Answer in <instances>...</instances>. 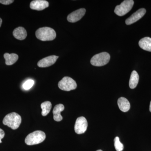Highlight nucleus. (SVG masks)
<instances>
[{
  "label": "nucleus",
  "instance_id": "nucleus-1",
  "mask_svg": "<svg viewBox=\"0 0 151 151\" xmlns=\"http://www.w3.org/2000/svg\"><path fill=\"white\" fill-rule=\"evenodd\" d=\"M36 37L43 41L53 40L56 37V32L53 29L43 27L38 29L35 32Z\"/></svg>",
  "mask_w": 151,
  "mask_h": 151
},
{
  "label": "nucleus",
  "instance_id": "nucleus-2",
  "mask_svg": "<svg viewBox=\"0 0 151 151\" xmlns=\"http://www.w3.org/2000/svg\"><path fill=\"white\" fill-rule=\"evenodd\" d=\"M21 122V117L16 113H9L6 116L3 121L4 125L8 126L13 130L17 129Z\"/></svg>",
  "mask_w": 151,
  "mask_h": 151
},
{
  "label": "nucleus",
  "instance_id": "nucleus-3",
  "mask_svg": "<svg viewBox=\"0 0 151 151\" xmlns=\"http://www.w3.org/2000/svg\"><path fill=\"white\" fill-rule=\"evenodd\" d=\"M46 135L41 131H36L30 133L25 139V142L28 145H33L42 142L45 140Z\"/></svg>",
  "mask_w": 151,
  "mask_h": 151
},
{
  "label": "nucleus",
  "instance_id": "nucleus-4",
  "mask_svg": "<svg viewBox=\"0 0 151 151\" xmlns=\"http://www.w3.org/2000/svg\"><path fill=\"white\" fill-rule=\"evenodd\" d=\"M110 54L107 52H102L95 55L91 58L90 63L95 66H102L108 64L110 61Z\"/></svg>",
  "mask_w": 151,
  "mask_h": 151
},
{
  "label": "nucleus",
  "instance_id": "nucleus-5",
  "mask_svg": "<svg viewBox=\"0 0 151 151\" xmlns=\"http://www.w3.org/2000/svg\"><path fill=\"white\" fill-rule=\"evenodd\" d=\"M134 4L133 0H125L121 4L116 6L114 12L119 16H123L131 10Z\"/></svg>",
  "mask_w": 151,
  "mask_h": 151
},
{
  "label": "nucleus",
  "instance_id": "nucleus-6",
  "mask_svg": "<svg viewBox=\"0 0 151 151\" xmlns=\"http://www.w3.org/2000/svg\"><path fill=\"white\" fill-rule=\"evenodd\" d=\"M58 86L59 89L63 91H70L76 89L77 84L72 78L65 76L59 81Z\"/></svg>",
  "mask_w": 151,
  "mask_h": 151
},
{
  "label": "nucleus",
  "instance_id": "nucleus-7",
  "mask_svg": "<svg viewBox=\"0 0 151 151\" xmlns=\"http://www.w3.org/2000/svg\"><path fill=\"white\" fill-rule=\"evenodd\" d=\"M88 127L87 120L83 116L78 117L76 119L74 130L76 133L78 134H84L86 131Z\"/></svg>",
  "mask_w": 151,
  "mask_h": 151
},
{
  "label": "nucleus",
  "instance_id": "nucleus-8",
  "mask_svg": "<svg viewBox=\"0 0 151 151\" xmlns=\"http://www.w3.org/2000/svg\"><path fill=\"white\" fill-rule=\"evenodd\" d=\"M86 9H78L68 15L67 17V20L71 23L78 22L84 17Z\"/></svg>",
  "mask_w": 151,
  "mask_h": 151
},
{
  "label": "nucleus",
  "instance_id": "nucleus-9",
  "mask_svg": "<svg viewBox=\"0 0 151 151\" xmlns=\"http://www.w3.org/2000/svg\"><path fill=\"white\" fill-rule=\"evenodd\" d=\"M146 13V10L144 8H142L138 10L134 13L131 17L128 18L126 20V24L127 25L132 24L138 21L142 18Z\"/></svg>",
  "mask_w": 151,
  "mask_h": 151
},
{
  "label": "nucleus",
  "instance_id": "nucleus-10",
  "mask_svg": "<svg viewBox=\"0 0 151 151\" xmlns=\"http://www.w3.org/2000/svg\"><path fill=\"white\" fill-rule=\"evenodd\" d=\"M58 56L56 55H50L40 60L37 63L39 67L45 68L49 67L53 65L56 62Z\"/></svg>",
  "mask_w": 151,
  "mask_h": 151
},
{
  "label": "nucleus",
  "instance_id": "nucleus-11",
  "mask_svg": "<svg viewBox=\"0 0 151 151\" xmlns=\"http://www.w3.org/2000/svg\"><path fill=\"white\" fill-rule=\"evenodd\" d=\"M49 6V3L45 0L33 1L30 4V7L32 9L42 11Z\"/></svg>",
  "mask_w": 151,
  "mask_h": 151
},
{
  "label": "nucleus",
  "instance_id": "nucleus-12",
  "mask_svg": "<svg viewBox=\"0 0 151 151\" xmlns=\"http://www.w3.org/2000/svg\"><path fill=\"white\" fill-rule=\"evenodd\" d=\"M64 110V106L62 104H59L55 106L53 108V119L56 122H59L62 121L63 117L60 113Z\"/></svg>",
  "mask_w": 151,
  "mask_h": 151
},
{
  "label": "nucleus",
  "instance_id": "nucleus-13",
  "mask_svg": "<svg viewBox=\"0 0 151 151\" xmlns=\"http://www.w3.org/2000/svg\"><path fill=\"white\" fill-rule=\"evenodd\" d=\"M14 37L19 40H23L27 36V32L24 28L19 27L16 28L13 32Z\"/></svg>",
  "mask_w": 151,
  "mask_h": 151
},
{
  "label": "nucleus",
  "instance_id": "nucleus-14",
  "mask_svg": "<svg viewBox=\"0 0 151 151\" xmlns=\"http://www.w3.org/2000/svg\"><path fill=\"white\" fill-rule=\"evenodd\" d=\"M119 109L123 112H127L129 110L130 104L129 100L124 97L119 98L118 100Z\"/></svg>",
  "mask_w": 151,
  "mask_h": 151
},
{
  "label": "nucleus",
  "instance_id": "nucleus-15",
  "mask_svg": "<svg viewBox=\"0 0 151 151\" xmlns=\"http://www.w3.org/2000/svg\"><path fill=\"white\" fill-rule=\"evenodd\" d=\"M139 45L140 47L144 50L151 52V38H143L139 41Z\"/></svg>",
  "mask_w": 151,
  "mask_h": 151
},
{
  "label": "nucleus",
  "instance_id": "nucleus-16",
  "mask_svg": "<svg viewBox=\"0 0 151 151\" xmlns=\"http://www.w3.org/2000/svg\"><path fill=\"white\" fill-rule=\"evenodd\" d=\"M4 58L6 60V64L8 65H13L17 62L19 58V56L15 53H6L4 54Z\"/></svg>",
  "mask_w": 151,
  "mask_h": 151
},
{
  "label": "nucleus",
  "instance_id": "nucleus-17",
  "mask_svg": "<svg viewBox=\"0 0 151 151\" xmlns=\"http://www.w3.org/2000/svg\"><path fill=\"white\" fill-rule=\"evenodd\" d=\"M139 81V74L136 70H133L131 74L129 83L130 88L132 89L136 88L137 85Z\"/></svg>",
  "mask_w": 151,
  "mask_h": 151
},
{
  "label": "nucleus",
  "instance_id": "nucleus-18",
  "mask_svg": "<svg viewBox=\"0 0 151 151\" xmlns=\"http://www.w3.org/2000/svg\"><path fill=\"white\" fill-rule=\"evenodd\" d=\"M42 110V116H46L50 112L52 108V104L49 101H46L42 103L41 105Z\"/></svg>",
  "mask_w": 151,
  "mask_h": 151
},
{
  "label": "nucleus",
  "instance_id": "nucleus-19",
  "mask_svg": "<svg viewBox=\"0 0 151 151\" xmlns=\"http://www.w3.org/2000/svg\"><path fill=\"white\" fill-rule=\"evenodd\" d=\"M114 146L117 151H122L124 150V146L123 144L120 142L119 137H117L114 140Z\"/></svg>",
  "mask_w": 151,
  "mask_h": 151
},
{
  "label": "nucleus",
  "instance_id": "nucleus-20",
  "mask_svg": "<svg viewBox=\"0 0 151 151\" xmlns=\"http://www.w3.org/2000/svg\"><path fill=\"white\" fill-rule=\"evenodd\" d=\"M35 81L32 79H28V80H27L23 84V88L24 90H29L32 87Z\"/></svg>",
  "mask_w": 151,
  "mask_h": 151
},
{
  "label": "nucleus",
  "instance_id": "nucleus-21",
  "mask_svg": "<svg viewBox=\"0 0 151 151\" xmlns=\"http://www.w3.org/2000/svg\"><path fill=\"white\" fill-rule=\"evenodd\" d=\"M14 2V1L13 0H0V3L6 5L10 4Z\"/></svg>",
  "mask_w": 151,
  "mask_h": 151
},
{
  "label": "nucleus",
  "instance_id": "nucleus-22",
  "mask_svg": "<svg viewBox=\"0 0 151 151\" xmlns=\"http://www.w3.org/2000/svg\"><path fill=\"white\" fill-rule=\"evenodd\" d=\"M5 133L2 129H0V143H2L1 139L4 137Z\"/></svg>",
  "mask_w": 151,
  "mask_h": 151
},
{
  "label": "nucleus",
  "instance_id": "nucleus-23",
  "mask_svg": "<svg viewBox=\"0 0 151 151\" xmlns=\"http://www.w3.org/2000/svg\"><path fill=\"white\" fill-rule=\"evenodd\" d=\"M2 20L1 18H0V27H1V25L2 24Z\"/></svg>",
  "mask_w": 151,
  "mask_h": 151
},
{
  "label": "nucleus",
  "instance_id": "nucleus-24",
  "mask_svg": "<svg viewBox=\"0 0 151 151\" xmlns=\"http://www.w3.org/2000/svg\"><path fill=\"white\" fill-rule=\"evenodd\" d=\"M150 112H151V101L150 102Z\"/></svg>",
  "mask_w": 151,
  "mask_h": 151
},
{
  "label": "nucleus",
  "instance_id": "nucleus-25",
  "mask_svg": "<svg viewBox=\"0 0 151 151\" xmlns=\"http://www.w3.org/2000/svg\"><path fill=\"white\" fill-rule=\"evenodd\" d=\"M96 151H103L102 150H98Z\"/></svg>",
  "mask_w": 151,
  "mask_h": 151
}]
</instances>
